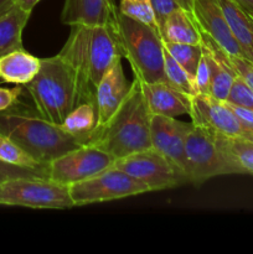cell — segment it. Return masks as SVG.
<instances>
[{
	"instance_id": "obj_34",
	"label": "cell",
	"mask_w": 253,
	"mask_h": 254,
	"mask_svg": "<svg viewBox=\"0 0 253 254\" xmlns=\"http://www.w3.org/2000/svg\"><path fill=\"white\" fill-rule=\"evenodd\" d=\"M41 0H15V4L17 6H20L21 9L26 10V11L31 12L34 10V7L36 6Z\"/></svg>"
},
{
	"instance_id": "obj_30",
	"label": "cell",
	"mask_w": 253,
	"mask_h": 254,
	"mask_svg": "<svg viewBox=\"0 0 253 254\" xmlns=\"http://www.w3.org/2000/svg\"><path fill=\"white\" fill-rule=\"evenodd\" d=\"M195 82L198 94H210V71H208V64L203 54L198 64L197 72L195 74Z\"/></svg>"
},
{
	"instance_id": "obj_33",
	"label": "cell",
	"mask_w": 253,
	"mask_h": 254,
	"mask_svg": "<svg viewBox=\"0 0 253 254\" xmlns=\"http://www.w3.org/2000/svg\"><path fill=\"white\" fill-rule=\"evenodd\" d=\"M22 88L20 86L14 88H5L0 87V112L6 111L10 107L14 106L17 102V98L21 96Z\"/></svg>"
},
{
	"instance_id": "obj_3",
	"label": "cell",
	"mask_w": 253,
	"mask_h": 254,
	"mask_svg": "<svg viewBox=\"0 0 253 254\" xmlns=\"http://www.w3.org/2000/svg\"><path fill=\"white\" fill-rule=\"evenodd\" d=\"M0 134L14 140L42 164L83 145L81 139L67 133L61 126L47 121L37 112L17 108L16 103L0 112Z\"/></svg>"
},
{
	"instance_id": "obj_11",
	"label": "cell",
	"mask_w": 253,
	"mask_h": 254,
	"mask_svg": "<svg viewBox=\"0 0 253 254\" xmlns=\"http://www.w3.org/2000/svg\"><path fill=\"white\" fill-rule=\"evenodd\" d=\"M192 122L178 121L176 118L164 116H151L150 136L151 148L165 156L169 163L185 175H188V161H186V138L192 128ZM190 184V181H189Z\"/></svg>"
},
{
	"instance_id": "obj_9",
	"label": "cell",
	"mask_w": 253,
	"mask_h": 254,
	"mask_svg": "<svg viewBox=\"0 0 253 254\" xmlns=\"http://www.w3.org/2000/svg\"><path fill=\"white\" fill-rule=\"evenodd\" d=\"M113 166L145 184L150 191L168 190L189 184L188 178L154 148L117 159Z\"/></svg>"
},
{
	"instance_id": "obj_27",
	"label": "cell",
	"mask_w": 253,
	"mask_h": 254,
	"mask_svg": "<svg viewBox=\"0 0 253 254\" xmlns=\"http://www.w3.org/2000/svg\"><path fill=\"white\" fill-rule=\"evenodd\" d=\"M226 102L253 112V89L237 74Z\"/></svg>"
},
{
	"instance_id": "obj_18",
	"label": "cell",
	"mask_w": 253,
	"mask_h": 254,
	"mask_svg": "<svg viewBox=\"0 0 253 254\" xmlns=\"http://www.w3.org/2000/svg\"><path fill=\"white\" fill-rule=\"evenodd\" d=\"M40 67L41 59H37L24 49L0 57V77L6 83L24 86L36 76Z\"/></svg>"
},
{
	"instance_id": "obj_12",
	"label": "cell",
	"mask_w": 253,
	"mask_h": 254,
	"mask_svg": "<svg viewBox=\"0 0 253 254\" xmlns=\"http://www.w3.org/2000/svg\"><path fill=\"white\" fill-rule=\"evenodd\" d=\"M191 122L225 138L248 139L240 119L226 101L208 94L191 97Z\"/></svg>"
},
{
	"instance_id": "obj_20",
	"label": "cell",
	"mask_w": 253,
	"mask_h": 254,
	"mask_svg": "<svg viewBox=\"0 0 253 254\" xmlns=\"http://www.w3.org/2000/svg\"><path fill=\"white\" fill-rule=\"evenodd\" d=\"M31 12L16 4L0 15V57L22 47V31Z\"/></svg>"
},
{
	"instance_id": "obj_8",
	"label": "cell",
	"mask_w": 253,
	"mask_h": 254,
	"mask_svg": "<svg viewBox=\"0 0 253 254\" xmlns=\"http://www.w3.org/2000/svg\"><path fill=\"white\" fill-rule=\"evenodd\" d=\"M73 206H86L150 192L148 186L116 166L92 178L68 185Z\"/></svg>"
},
{
	"instance_id": "obj_36",
	"label": "cell",
	"mask_w": 253,
	"mask_h": 254,
	"mask_svg": "<svg viewBox=\"0 0 253 254\" xmlns=\"http://www.w3.org/2000/svg\"><path fill=\"white\" fill-rule=\"evenodd\" d=\"M178 5L183 9H185L186 11L192 12L193 10V0H176Z\"/></svg>"
},
{
	"instance_id": "obj_15",
	"label": "cell",
	"mask_w": 253,
	"mask_h": 254,
	"mask_svg": "<svg viewBox=\"0 0 253 254\" xmlns=\"http://www.w3.org/2000/svg\"><path fill=\"white\" fill-rule=\"evenodd\" d=\"M117 7L114 0H64L61 11L62 24L108 25L116 24Z\"/></svg>"
},
{
	"instance_id": "obj_5",
	"label": "cell",
	"mask_w": 253,
	"mask_h": 254,
	"mask_svg": "<svg viewBox=\"0 0 253 254\" xmlns=\"http://www.w3.org/2000/svg\"><path fill=\"white\" fill-rule=\"evenodd\" d=\"M114 31L123 57L130 64L134 78L143 83L166 82L164 73V44L158 30L126 16L118 10Z\"/></svg>"
},
{
	"instance_id": "obj_24",
	"label": "cell",
	"mask_w": 253,
	"mask_h": 254,
	"mask_svg": "<svg viewBox=\"0 0 253 254\" xmlns=\"http://www.w3.org/2000/svg\"><path fill=\"white\" fill-rule=\"evenodd\" d=\"M0 160L22 168L47 170V164L37 161L14 140L2 134H0Z\"/></svg>"
},
{
	"instance_id": "obj_38",
	"label": "cell",
	"mask_w": 253,
	"mask_h": 254,
	"mask_svg": "<svg viewBox=\"0 0 253 254\" xmlns=\"http://www.w3.org/2000/svg\"><path fill=\"white\" fill-rule=\"evenodd\" d=\"M5 179H7V178H5L4 175H1V174H0V183H1V181H4Z\"/></svg>"
},
{
	"instance_id": "obj_19",
	"label": "cell",
	"mask_w": 253,
	"mask_h": 254,
	"mask_svg": "<svg viewBox=\"0 0 253 254\" xmlns=\"http://www.w3.org/2000/svg\"><path fill=\"white\" fill-rule=\"evenodd\" d=\"M231 32L242 47L248 61L253 62V17L233 0H218Z\"/></svg>"
},
{
	"instance_id": "obj_26",
	"label": "cell",
	"mask_w": 253,
	"mask_h": 254,
	"mask_svg": "<svg viewBox=\"0 0 253 254\" xmlns=\"http://www.w3.org/2000/svg\"><path fill=\"white\" fill-rule=\"evenodd\" d=\"M225 144L245 175H253V140L243 138H225Z\"/></svg>"
},
{
	"instance_id": "obj_31",
	"label": "cell",
	"mask_w": 253,
	"mask_h": 254,
	"mask_svg": "<svg viewBox=\"0 0 253 254\" xmlns=\"http://www.w3.org/2000/svg\"><path fill=\"white\" fill-rule=\"evenodd\" d=\"M151 5H153L159 31H160L161 26H163L164 21L168 17V15L173 10H175L176 7H179V5L176 2V0H151Z\"/></svg>"
},
{
	"instance_id": "obj_32",
	"label": "cell",
	"mask_w": 253,
	"mask_h": 254,
	"mask_svg": "<svg viewBox=\"0 0 253 254\" xmlns=\"http://www.w3.org/2000/svg\"><path fill=\"white\" fill-rule=\"evenodd\" d=\"M230 104V107L232 108V111L235 112L237 118L240 119L243 129H245V131L247 133L248 139H250V140H253V112L242 108V107L235 106V104Z\"/></svg>"
},
{
	"instance_id": "obj_17",
	"label": "cell",
	"mask_w": 253,
	"mask_h": 254,
	"mask_svg": "<svg viewBox=\"0 0 253 254\" xmlns=\"http://www.w3.org/2000/svg\"><path fill=\"white\" fill-rule=\"evenodd\" d=\"M163 41L178 44H202V32L192 12L183 7H176L168 15L160 29Z\"/></svg>"
},
{
	"instance_id": "obj_4",
	"label": "cell",
	"mask_w": 253,
	"mask_h": 254,
	"mask_svg": "<svg viewBox=\"0 0 253 254\" xmlns=\"http://www.w3.org/2000/svg\"><path fill=\"white\" fill-rule=\"evenodd\" d=\"M24 87L37 113L59 126L74 107L83 103L78 74L60 54L41 59L37 74Z\"/></svg>"
},
{
	"instance_id": "obj_22",
	"label": "cell",
	"mask_w": 253,
	"mask_h": 254,
	"mask_svg": "<svg viewBox=\"0 0 253 254\" xmlns=\"http://www.w3.org/2000/svg\"><path fill=\"white\" fill-rule=\"evenodd\" d=\"M164 73H165L166 82L174 88L191 97L198 94L195 77L184 69L165 49H164Z\"/></svg>"
},
{
	"instance_id": "obj_14",
	"label": "cell",
	"mask_w": 253,
	"mask_h": 254,
	"mask_svg": "<svg viewBox=\"0 0 253 254\" xmlns=\"http://www.w3.org/2000/svg\"><path fill=\"white\" fill-rule=\"evenodd\" d=\"M122 57L114 60L94 91V106L97 112V126L102 127L116 113L130 89V84L124 74Z\"/></svg>"
},
{
	"instance_id": "obj_2",
	"label": "cell",
	"mask_w": 253,
	"mask_h": 254,
	"mask_svg": "<svg viewBox=\"0 0 253 254\" xmlns=\"http://www.w3.org/2000/svg\"><path fill=\"white\" fill-rule=\"evenodd\" d=\"M153 114L146 106L140 82L133 79L128 94L116 113L102 127L94 128L86 143L121 159L151 148L150 122Z\"/></svg>"
},
{
	"instance_id": "obj_10",
	"label": "cell",
	"mask_w": 253,
	"mask_h": 254,
	"mask_svg": "<svg viewBox=\"0 0 253 254\" xmlns=\"http://www.w3.org/2000/svg\"><path fill=\"white\" fill-rule=\"evenodd\" d=\"M116 159L107 151L89 144H83L47 164V178L68 186L97 175L113 166Z\"/></svg>"
},
{
	"instance_id": "obj_35",
	"label": "cell",
	"mask_w": 253,
	"mask_h": 254,
	"mask_svg": "<svg viewBox=\"0 0 253 254\" xmlns=\"http://www.w3.org/2000/svg\"><path fill=\"white\" fill-rule=\"evenodd\" d=\"M233 1L237 2L250 16L253 17V0H233Z\"/></svg>"
},
{
	"instance_id": "obj_25",
	"label": "cell",
	"mask_w": 253,
	"mask_h": 254,
	"mask_svg": "<svg viewBox=\"0 0 253 254\" xmlns=\"http://www.w3.org/2000/svg\"><path fill=\"white\" fill-rule=\"evenodd\" d=\"M118 10L121 14L144 22L159 31L151 0H119Z\"/></svg>"
},
{
	"instance_id": "obj_6",
	"label": "cell",
	"mask_w": 253,
	"mask_h": 254,
	"mask_svg": "<svg viewBox=\"0 0 253 254\" xmlns=\"http://www.w3.org/2000/svg\"><path fill=\"white\" fill-rule=\"evenodd\" d=\"M185 151L189 181L193 185L221 175H245L226 146L223 136L203 127L193 124L186 138Z\"/></svg>"
},
{
	"instance_id": "obj_28",
	"label": "cell",
	"mask_w": 253,
	"mask_h": 254,
	"mask_svg": "<svg viewBox=\"0 0 253 254\" xmlns=\"http://www.w3.org/2000/svg\"><path fill=\"white\" fill-rule=\"evenodd\" d=\"M0 174L5 178H47V170H39V169L22 168V166L11 165L5 161L0 160Z\"/></svg>"
},
{
	"instance_id": "obj_29",
	"label": "cell",
	"mask_w": 253,
	"mask_h": 254,
	"mask_svg": "<svg viewBox=\"0 0 253 254\" xmlns=\"http://www.w3.org/2000/svg\"><path fill=\"white\" fill-rule=\"evenodd\" d=\"M227 59L236 73L242 77L246 83L253 89V62L248 61L243 57H235L230 56V55H227Z\"/></svg>"
},
{
	"instance_id": "obj_21",
	"label": "cell",
	"mask_w": 253,
	"mask_h": 254,
	"mask_svg": "<svg viewBox=\"0 0 253 254\" xmlns=\"http://www.w3.org/2000/svg\"><path fill=\"white\" fill-rule=\"evenodd\" d=\"M63 130L76 138L81 139L82 143H86V139L93 131L97 126V112L93 102H83L74 107L62 124H60Z\"/></svg>"
},
{
	"instance_id": "obj_37",
	"label": "cell",
	"mask_w": 253,
	"mask_h": 254,
	"mask_svg": "<svg viewBox=\"0 0 253 254\" xmlns=\"http://www.w3.org/2000/svg\"><path fill=\"white\" fill-rule=\"evenodd\" d=\"M15 4V0H0V15L4 14L7 9Z\"/></svg>"
},
{
	"instance_id": "obj_1",
	"label": "cell",
	"mask_w": 253,
	"mask_h": 254,
	"mask_svg": "<svg viewBox=\"0 0 253 254\" xmlns=\"http://www.w3.org/2000/svg\"><path fill=\"white\" fill-rule=\"evenodd\" d=\"M59 54L76 69L83 102L93 103L98 82L114 60L123 57L114 26L108 25H72Z\"/></svg>"
},
{
	"instance_id": "obj_13",
	"label": "cell",
	"mask_w": 253,
	"mask_h": 254,
	"mask_svg": "<svg viewBox=\"0 0 253 254\" xmlns=\"http://www.w3.org/2000/svg\"><path fill=\"white\" fill-rule=\"evenodd\" d=\"M192 14L201 32L207 35L221 50L230 56L246 59L242 47L231 32L218 0H193Z\"/></svg>"
},
{
	"instance_id": "obj_16",
	"label": "cell",
	"mask_w": 253,
	"mask_h": 254,
	"mask_svg": "<svg viewBox=\"0 0 253 254\" xmlns=\"http://www.w3.org/2000/svg\"><path fill=\"white\" fill-rule=\"evenodd\" d=\"M140 86L146 106L153 116L171 117V118H176L183 114L190 116L191 96L174 88L168 82H155V83L140 82Z\"/></svg>"
},
{
	"instance_id": "obj_7",
	"label": "cell",
	"mask_w": 253,
	"mask_h": 254,
	"mask_svg": "<svg viewBox=\"0 0 253 254\" xmlns=\"http://www.w3.org/2000/svg\"><path fill=\"white\" fill-rule=\"evenodd\" d=\"M0 205L46 210L74 207L68 186L49 178H10L0 183Z\"/></svg>"
},
{
	"instance_id": "obj_39",
	"label": "cell",
	"mask_w": 253,
	"mask_h": 254,
	"mask_svg": "<svg viewBox=\"0 0 253 254\" xmlns=\"http://www.w3.org/2000/svg\"><path fill=\"white\" fill-rule=\"evenodd\" d=\"M1 83H4V81H2V79H1V77H0V84H1Z\"/></svg>"
},
{
	"instance_id": "obj_23",
	"label": "cell",
	"mask_w": 253,
	"mask_h": 254,
	"mask_svg": "<svg viewBox=\"0 0 253 254\" xmlns=\"http://www.w3.org/2000/svg\"><path fill=\"white\" fill-rule=\"evenodd\" d=\"M164 49L171 55L174 60L189 72L191 76L195 77L197 72L198 64L203 54L202 44H178V42L163 41Z\"/></svg>"
}]
</instances>
